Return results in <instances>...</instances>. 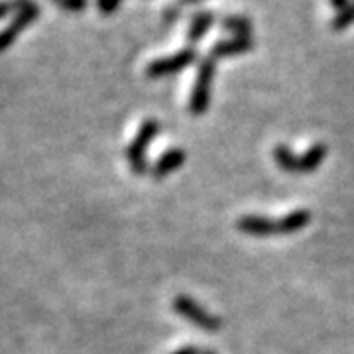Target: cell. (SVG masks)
<instances>
[{
  "mask_svg": "<svg viewBox=\"0 0 354 354\" xmlns=\"http://www.w3.org/2000/svg\"><path fill=\"white\" fill-rule=\"evenodd\" d=\"M329 2L333 8H337V12H342L344 8H348L353 4V0H329Z\"/></svg>",
  "mask_w": 354,
  "mask_h": 354,
  "instance_id": "obj_18",
  "label": "cell"
},
{
  "mask_svg": "<svg viewBox=\"0 0 354 354\" xmlns=\"http://www.w3.org/2000/svg\"><path fill=\"white\" fill-rule=\"evenodd\" d=\"M216 62L213 57H205L199 62L197 67V75L193 81L191 88L189 102H187V111L193 116H201L209 111L211 104V95H213V81H215Z\"/></svg>",
  "mask_w": 354,
  "mask_h": 354,
  "instance_id": "obj_3",
  "label": "cell"
},
{
  "mask_svg": "<svg viewBox=\"0 0 354 354\" xmlns=\"http://www.w3.org/2000/svg\"><path fill=\"white\" fill-rule=\"evenodd\" d=\"M162 132V124L156 120V118H146L142 124H140L136 136L132 138V142L124 148V158L128 160V165L132 169L134 176H144V174H150V167L148 164V146L152 144V140Z\"/></svg>",
  "mask_w": 354,
  "mask_h": 354,
  "instance_id": "obj_2",
  "label": "cell"
},
{
  "mask_svg": "<svg viewBox=\"0 0 354 354\" xmlns=\"http://www.w3.org/2000/svg\"><path fill=\"white\" fill-rule=\"evenodd\" d=\"M236 228L242 234L256 236V239H268L281 234V223L279 218H270L262 215H242L236 221Z\"/></svg>",
  "mask_w": 354,
  "mask_h": 354,
  "instance_id": "obj_7",
  "label": "cell"
},
{
  "mask_svg": "<svg viewBox=\"0 0 354 354\" xmlns=\"http://www.w3.org/2000/svg\"><path fill=\"white\" fill-rule=\"evenodd\" d=\"M250 50H254V39L250 38H242V36H232V38L227 39H218L211 46L209 50V57L213 59H228V57H236V55H242V53H248Z\"/></svg>",
  "mask_w": 354,
  "mask_h": 354,
  "instance_id": "obj_9",
  "label": "cell"
},
{
  "mask_svg": "<svg viewBox=\"0 0 354 354\" xmlns=\"http://www.w3.org/2000/svg\"><path fill=\"white\" fill-rule=\"evenodd\" d=\"M185 160H187V152H185L183 148H179V146L167 148V150L156 160V164L150 167V176H152L153 181H162V179H165L167 176L176 174L177 169L185 164Z\"/></svg>",
  "mask_w": 354,
  "mask_h": 354,
  "instance_id": "obj_8",
  "label": "cell"
},
{
  "mask_svg": "<svg viewBox=\"0 0 354 354\" xmlns=\"http://www.w3.org/2000/svg\"><path fill=\"white\" fill-rule=\"evenodd\" d=\"M311 211L309 209H293L291 213L279 218L281 223V234L288 236V234H295L299 230H304L309 223H311Z\"/></svg>",
  "mask_w": 354,
  "mask_h": 354,
  "instance_id": "obj_11",
  "label": "cell"
},
{
  "mask_svg": "<svg viewBox=\"0 0 354 354\" xmlns=\"http://www.w3.org/2000/svg\"><path fill=\"white\" fill-rule=\"evenodd\" d=\"M353 4H354V0H353Z\"/></svg>",
  "mask_w": 354,
  "mask_h": 354,
  "instance_id": "obj_22",
  "label": "cell"
},
{
  "mask_svg": "<svg viewBox=\"0 0 354 354\" xmlns=\"http://www.w3.org/2000/svg\"><path fill=\"white\" fill-rule=\"evenodd\" d=\"M215 24V14L211 10H199L191 16L189 26H187V32H185V39H187V46L195 48V44H199L209 30Z\"/></svg>",
  "mask_w": 354,
  "mask_h": 354,
  "instance_id": "obj_10",
  "label": "cell"
},
{
  "mask_svg": "<svg viewBox=\"0 0 354 354\" xmlns=\"http://www.w3.org/2000/svg\"><path fill=\"white\" fill-rule=\"evenodd\" d=\"M197 57H199L197 50L191 48V46H185V48H181V50L171 53V55L152 59L150 64L146 65V77L148 79H164V77L176 75V73L195 64Z\"/></svg>",
  "mask_w": 354,
  "mask_h": 354,
  "instance_id": "obj_5",
  "label": "cell"
},
{
  "mask_svg": "<svg viewBox=\"0 0 354 354\" xmlns=\"http://www.w3.org/2000/svg\"><path fill=\"white\" fill-rule=\"evenodd\" d=\"M327 152H329L327 144H323V142H317L313 146H309L307 152L301 153V156H295L288 144H276L272 156H274V162H276V165L281 171L304 176V174L317 171L319 165L325 162Z\"/></svg>",
  "mask_w": 354,
  "mask_h": 354,
  "instance_id": "obj_1",
  "label": "cell"
},
{
  "mask_svg": "<svg viewBox=\"0 0 354 354\" xmlns=\"http://www.w3.org/2000/svg\"><path fill=\"white\" fill-rule=\"evenodd\" d=\"M171 309L179 317H183L185 321L193 323L197 329L207 330V333H216V330H221V327H223V319H218L213 313H209L205 307H201L193 297L185 295V293H179V295L174 297Z\"/></svg>",
  "mask_w": 354,
  "mask_h": 354,
  "instance_id": "obj_4",
  "label": "cell"
},
{
  "mask_svg": "<svg viewBox=\"0 0 354 354\" xmlns=\"http://www.w3.org/2000/svg\"><path fill=\"white\" fill-rule=\"evenodd\" d=\"M177 16H179V8H177V6H174V4H167L164 10L165 22H171V20H176Z\"/></svg>",
  "mask_w": 354,
  "mask_h": 354,
  "instance_id": "obj_16",
  "label": "cell"
},
{
  "mask_svg": "<svg viewBox=\"0 0 354 354\" xmlns=\"http://www.w3.org/2000/svg\"><path fill=\"white\" fill-rule=\"evenodd\" d=\"M30 2H32V0H4V2H2V6H0V8H2V10H0V16H2V18H6L8 14L20 12V10L26 8Z\"/></svg>",
  "mask_w": 354,
  "mask_h": 354,
  "instance_id": "obj_13",
  "label": "cell"
},
{
  "mask_svg": "<svg viewBox=\"0 0 354 354\" xmlns=\"http://www.w3.org/2000/svg\"><path fill=\"white\" fill-rule=\"evenodd\" d=\"M39 16V4L36 0H32L26 8H22L20 12L14 14V18L6 24V28L2 30V34H0V50H8L10 46H12L16 38L24 32L26 28H30V26L34 24L36 20H38Z\"/></svg>",
  "mask_w": 354,
  "mask_h": 354,
  "instance_id": "obj_6",
  "label": "cell"
},
{
  "mask_svg": "<svg viewBox=\"0 0 354 354\" xmlns=\"http://www.w3.org/2000/svg\"><path fill=\"white\" fill-rule=\"evenodd\" d=\"M53 2H55V4H59V0H53Z\"/></svg>",
  "mask_w": 354,
  "mask_h": 354,
  "instance_id": "obj_21",
  "label": "cell"
},
{
  "mask_svg": "<svg viewBox=\"0 0 354 354\" xmlns=\"http://www.w3.org/2000/svg\"><path fill=\"white\" fill-rule=\"evenodd\" d=\"M88 0H59V10L64 12H71V14H79L83 12L87 8Z\"/></svg>",
  "mask_w": 354,
  "mask_h": 354,
  "instance_id": "obj_14",
  "label": "cell"
},
{
  "mask_svg": "<svg viewBox=\"0 0 354 354\" xmlns=\"http://www.w3.org/2000/svg\"><path fill=\"white\" fill-rule=\"evenodd\" d=\"M120 2L122 0H97V8H99V12L102 16H111L118 10V6H120Z\"/></svg>",
  "mask_w": 354,
  "mask_h": 354,
  "instance_id": "obj_15",
  "label": "cell"
},
{
  "mask_svg": "<svg viewBox=\"0 0 354 354\" xmlns=\"http://www.w3.org/2000/svg\"><path fill=\"white\" fill-rule=\"evenodd\" d=\"M197 2H203V0H179V4H197Z\"/></svg>",
  "mask_w": 354,
  "mask_h": 354,
  "instance_id": "obj_19",
  "label": "cell"
},
{
  "mask_svg": "<svg viewBox=\"0 0 354 354\" xmlns=\"http://www.w3.org/2000/svg\"><path fill=\"white\" fill-rule=\"evenodd\" d=\"M203 354H216V353H215V351H211V348H207V351H205Z\"/></svg>",
  "mask_w": 354,
  "mask_h": 354,
  "instance_id": "obj_20",
  "label": "cell"
},
{
  "mask_svg": "<svg viewBox=\"0 0 354 354\" xmlns=\"http://www.w3.org/2000/svg\"><path fill=\"white\" fill-rule=\"evenodd\" d=\"M221 28L230 32L232 36H242V38H250L252 36V22L250 18L242 16V14H227L221 18Z\"/></svg>",
  "mask_w": 354,
  "mask_h": 354,
  "instance_id": "obj_12",
  "label": "cell"
},
{
  "mask_svg": "<svg viewBox=\"0 0 354 354\" xmlns=\"http://www.w3.org/2000/svg\"><path fill=\"white\" fill-rule=\"evenodd\" d=\"M171 354H203L195 344H185V346H181V348H177V351H174Z\"/></svg>",
  "mask_w": 354,
  "mask_h": 354,
  "instance_id": "obj_17",
  "label": "cell"
}]
</instances>
